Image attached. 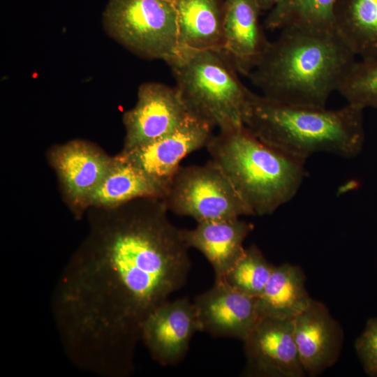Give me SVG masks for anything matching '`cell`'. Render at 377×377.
<instances>
[{
	"label": "cell",
	"mask_w": 377,
	"mask_h": 377,
	"mask_svg": "<svg viewBox=\"0 0 377 377\" xmlns=\"http://www.w3.org/2000/svg\"><path fill=\"white\" fill-rule=\"evenodd\" d=\"M89 225L56 284L54 320L77 367L125 377L145 320L186 282L189 248L179 228L149 209L94 210Z\"/></svg>",
	"instance_id": "1"
},
{
	"label": "cell",
	"mask_w": 377,
	"mask_h": 377,
	"mask_svg": "<svg viewBox=\"0 0 377 377\" xmlns=\"http://www.w3.org/2000/svg\"><path fill=\"white\" fill-rule=\"evenodd\" d=\"M355 58L335 26L289 25L269 42L248 77L268 98L325 108Z\"/></svg>",
	"instance_id": "2"
},
{
	"label": "cell",
	"mask_w": 377,
	"mask_h": 377,
	"mask_svg": "<svg viewBox=\"0 0 377 377\" xmlns=\"http://www.w3.org/2000/svg\"><path fill=\"white\" fill-rule=\"evenodd\" d=\"M364 110L350 103L333 110L293 105L250 91L243 124L265 143L305 161L318 152L351 158L363 149Z\"/></svg>",
	"instance_id": "3"
},
{
	"label": "cell",
	"mask_w": 377,
	"mask_h": 377,
	"mask_svg": "<svg viewBox=\"0 0 377 377\" xmlns=\"http://www.w3.org/2000/svg\"><path fill=\"white\" fill-rule=\"evenodd\" d=\"M206 148L254 215L274 213L297 193L306 161L258 139L244 125L219 131Z\"/></svg>",
	"instance_id": "4"
},
{
	"label": "cell",
	"mask_w": 377,
	"mask_h": 377,
	"mask_svg": "<svg viewBox=\"0 0 377 377\" xmlns=\"http://www.w3.org/2000/svg\"><path fill=\"white\" fill-rule=\"evenodd\" d=\"M170 66L188 112L219 131L243 126L250 90L223 50L179 47Z\"/></svg>",
	"instance_id": "5"
},
{
	"label": "cell",
	"mask_w": 377,
	"mask_h": 377,
	"mask_svg": "<svg viewBox=\"0 0 377 377\" xmlns=\"http://www.w3.org/2000/svg\"><path fill=\"white\" fill-rule=\"evenodd\" d=\"M108 34L136 55L168 62L179 49L177 10L166 0H109L103 13Z\"/></svg>",
	"instance_id": "6"
},
{
	"label": "cell",
	"mask_w": 377,
	"mask_h": 377,
	"mask_svg": "<svg viewBox=\"0 0 377 377\" xmlns=\"http://www.w3.org/2000/svg\"><path fill=\"white\" fill-rule=\"evenodd\" d=\"M163 200L168 211L197 223L254 215L212 159L202 165L180 166Z\"/></svg>",
	"instance_id": "7"
},
{
	"label": "cell",
	"mask_w": 377,
	"mask_h": 377,
	"mask_svg": "<svg viewBox=\"0 0 377 377\" xmlns=\"http://www.w3.org/2000/svg\"><path fill=\"white\" fill-rule=\"evenodd\" d=\"M47 156L65 202L76 219L81 218L88 209L90 196L107 174L113 156L83 140L54 145Z\"/></svg>",
	"instance_id": "8"
},
{
	"label": "cell",
	"mask_w": 377,
	"mask_h": 377,
	"mask_svg": "<svg viewBox=\"0 0 377 377\" xmlns=\"http://www.w3.org/2000/svg\"><path fill=\"white\" fill-rule=\"evenodd\" d=\"M244 376L303 377L293 335V319L260 317L243 341Z\"/></svg>",
	"instance_id": "9"
},
{
	"label": "cell",
	"mask_w": 377,
	"mask_h": 377,
	"mask_svg": "<svg viewBox=\"0 0 377 377\" xmlns=\"http://www.w3.org/2000/svg\"><path fill=\"white\" fill-rule=\"evenodd\" d=\"M188 113L176 87L156 82L142 84L135 105L123 115L126 135L122 150L166 135L177 128Z\"/></svg>",
	"instance_id": "10"
},
{
	"label": "cell",
	"mask_w": 377,
	"mask_h": 377,
	"mask_svg": "<svg viewBox=\"0 0 377 377\" xmlns=\"http://www.w3.org/2000/svg\"><path fill=\"white\" fill-rule=\"evenodd\" d=\"M214 128L201 119L188 113L174 131L151 142L118 155L147 174L170 182L187 155L200 149L213 135Z\"/></svg>",
	"instance_id": "11"
},
{
	"label": "cell",
	"mask_w": 377,
	"mask_h": 377,
	"mask_svg": "<svg viewBox=\"0 0 377 377\" xmlns=\"http://www.w3.org/2000/svg\"><path fill=\"white\" fill-rule=\"evenodd\" d=\"M199 330L196 311L187 298L167 300L145 320L140 339L152 359L162 366L176 364L186 355Z\"/></svg>",
	"instance_id": "12"
},
{
	"label": "cell",
	"mask_w": 377,
	"mask_h": 377,
	"mask_svg": "<svg viewBox=\"0 0 377 377\" xmlns=\"http://www.w3.org/2000/svg\"><path fill=\"white\" fill-rule=\"evenodd\" d=\"M199 330L216 337L244 341L258 319L256 298L248 296L224 282L214 281L193 302Z\"/></svg>",
	"instance_id": "13"
},
{
	"label": "cell",
	"mask_w": 377,
	"mask_h": 377,
	"mask_svg": "<svg viewBox=\"0 0 377 377\" xmlns=\"http://www.w3.org/2000/svg\"><path fill=\"white\" fill-rule=\"evenodd\" d=\"M293 335L305 374L319 375L339 358L343 330L323 303L312 299L293 318Z\"/></svg>",
	"instance_id": "14"
},
{
	"label": "cell",
	"mask_w": 377,
	"mask_h": 377,
	"mask_svg": "<svg viewBox=\"0 0 377 377\" xmlns=\"http://www.w3.org/2000/svg\"><path fill=\"white\" fill-rule=\"evenodd\" d=\"M256 0H223V47L237 71L248 76L269 40L260 24Z\"/></svg>",
	"instance_id": "15"
},
{
	"label": "cell",
	"mask_w": 377,
	"mask_h": 377,
	"mask_svg": "<svg viewBox=\"0 0 377 377\" xmlns=\"http://www.w3.org/2000/svg\"><path fill=\"white\" fill-rule=\"evenodd\" d=\"M253 228L239 218L212 220L199 222L193 229H182V235L189 249H197L207 258L219 282L242 256L244 242Z\"/></svg>",
	"instance_id": "16"
},
{
	"label": "cell",
	"mask_w": 377,
	"mask_h": 377,
	"mask_svg": "<svg viewBox=\"0 0 377 377\" xmlns=\"http://www.w3.org/2000/svg\"><path fill=\"white\" fill-rule=\"evenodd\" d=\"M170 182L158 179L120 157L113 156L101 183L90 196V208H112L142 198L163 199Z\"/></svg>",
	"instance_id": "17"
},
{
	"label": "cell",
	"mask_w": 377,
	"mask_h": 377,
	"mask_svg": "<svg viewBox=\"0 0 377 377\" xmlns=\"http://www.w3.org/2000/svg\"><path fill=\"white\" fill-rule=\"evenodd\" d=\"M179 47L223 50V0H176Z\"/></svg>",
	"instance_id": "18"
},
{
	"label": "cell",
	"mask_w": 377,
	"mask_h": 377,
	"mask_svg": "<svg viewBox=\"0 0 377 377\" xmlns=\"http://www.w3.org/2000/svg\"><path fill=\"white\" fill-rule=\"evenodd\" d=\"M301 267L289 263L274 266L261 295L256 298L260 317L293 319L310 304Z\"/></svg>",
	"instance_id": "19"
},
{
	"label": "cell",
	"mask_w": 377,
	"mask_h": 377,
	"mask_svg": "<svg viewBox=\"0 0 377 377\" xmlns=\"http://www.w3.org/2000/svg\"><path fill=\"white\" fill-rule=\"evenodd\" d=\"M335 27L361 60L377 59V0H336Z\"/></svg>",
	"instance_id": "20"
},
{
	"label": "cell",
	"mask_w": 377,
	"mask_h": 377,
	"mask_svg": "<svg viewBox=\"0 0 377 377\" xmlns=\"http://www.w3.org/2000/svg\"><path fill=\"white\" fill-rule=\"evenodd\" d=\"M336 0H285L269 10L265 20L268 29L289 25L335 26L333 9Z\"/></svg>",
	"instance_id": "21"
},
{
	"label": "cell",
	"mask_w": 377,
	"mask_h": 377,
	"mask_svg": "<svg viewBox=\"0 0 377 377\" xmlns=\"http://www.w3.org/2000/svg\"><path fill=\"white\" fill-rule=\"evenodd\" d=\"M274 267V265L266 260L261 251L253 244L245 248L242 256L219 282H224L248 296L258 298Z\"/></svg>",
	"instance_id": "22"
},
{
	"label": "cell",
	"mask_w": 377,
	"mask_h": 377,
	"mask_svg": "<svg viewBox=\"0 0 377 377\" xmlns=\"http://www.w3.org/2000/svg\"><path fill=\"white\" fill-rule=\"evenodd\" d=\"M337 91L348 103L377 109V59L356 61Z\"/></svg>",
	"instance_id": "23"
},
{
	"label": "cell",
	"mask_w": 377,
	"mask_h": 377,
	"mask_svg": "<svg viewBox=\"0 0 377 377\" xmlns=\"http://www.w3.org/2000/svg\"><path fill=\"white\" fill-rule=\"evenodd\" d=\"M355 348L367 375L377 376V318L368 320Z\"/></svg>",
	"instance_id": "24"
},
{
	"label": "cell",
	"mask_w": 377,
	"mask_h": 377,
	"mask_svg": "<svg viewBox=\"0 0 377 377\" xmlns=\"http://www.w3.org/2000/svg\"><path fill=\"white\" fill-rule=\"evenodd\" d=\"M283 1L285 0H256L261 10H270Z\"/></svg>",
	"instance_id": "25"
},
{
	"label": "cell",
	"mask_w": 377,
	"mask_h": 377,
	"mask_svg": "<svg viewBox=\"0 0 377 377\" xmlns=\"http://www.w3.org/2000/svg\"><path fill=\"white\" fill-rule=\"evenodd\" d=\"M166 1L175 3L176 0H166Z\"/></svg>",
	"instance_id": "26"
}]
</instances>
